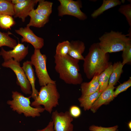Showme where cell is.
<instances>
[{"label":"cell","instance_id":"6da1fadb","mask_svg":"<svg viewBox=\"0 0 131 131\" xmlns=\"http://www.w3.org/2000/svg\"><path fill=\"white\" fill-rule=\"evenodd\" d=\"M55 70L59 78L66 83L70 84H80L83 81L79 72V60L68 55L54 56Z\"/></svg>","mask_w":131,"mask_h":131},{"label":"cell","instance_id":"7a4b0ae2","mask_svg":"<svg viewBox=\"0 0 131 131\" xmlns=\"http://www.w3.org/2000/svg\"><path fill=\"white\" fill-rule=\"evenodd\" d=\"M109 58L108 53L102 50L98 43L92 44L83 60V70L87 78L90 79L100 75L111 64Z\"/></svg>","mask_w":131,"mask_h":131},{"label":"cell","instance_id":"3957f363","mask_svg":"<svg viewBox=\"0 0 131 131\" xmlns=\"http://www.w3.org/2000/svg\"><path fill=\"white\" fill-rule=\"evenodd\" d=\"M99 40L100 48L106 53L122 51L131 44V38L127 34L113 30L105 32Z\"/></svg>","mask_w":131,"mask_h":131},{"label":"cell","instance_id":"277c9868","mask_svg":"<svg viewBox=\"0 0 131 131\" xmlns=\"http://www.w3.org/2000/svg\"><path fill=\"white\" fill-rule=\"evenodd\" d=\"M60 94L56 83H49L41 86L37 97L31 103L33 107L43 106L44 108L50 114L53 109L59 105Z\"/></svg>","mask_w":131,"mask_h":131},{"label":"cell","instance_id":"5b68a950","mask_svg":"<svg viewBox=\"0 0 131 131\" xmlns=\"http://www.w3.org/2000/svg\"><path fill=\"white\" fill-rule=\"evenodd\" d=\"M12 100H9L7 103L12 110L19 114H23L26 117L34 118L40 116V113L45 110L41 106L34 107L31 106V96L26 97L17 91L12 92Z\"/></svg>","mask_w":131,"mask_h":131},{"label":"cell","instance_id":"8992f818","mask_svg":"<svg viewBox=\"0 0 131 131\" xmlns=\"http://www.w3.org/2000/svg\"><path fill=\"white\" fill-rule=\"evenodd\" d=\"M31 59L32 64L34 66L40 86H43L49 83H56V81L51 79L48 72L46 55L42 54L40 49H34Z\"/></svg>","mask_w":131,"mask_h":131},{"label":"cell","instance_id":"52a82bcc","mask_svg":"<svg viewBox=\"0 0 131 131\" xmlns=\"http://www.w3.org/2000/svg\"><path fill=\"white\" fill-rule=\"evenodd\" d=\"M2 66L4 67L10 68L14 72L16 76V83L20 86L23 93L26 95L31 94V85L19 62L11 58L4 61Z\"/></svg>","mask_w":131,"mask_h":131},{"label":"cell","instance_id":"ba28073f","mask_svg":"<svg viewBox=\"0 0 131 131\" xmlns=\"http://www.w3.org/2000/svg\"><path fill=\"white\" fill-rule=\"evenodd\" d=\"M60 5L58 8V16L62 17L65 15L74 16L80 20H84L87 16L81 10L82 7L80 0H59Z\"/></svg>","mask_w":131,"mask_h":131},{"label":"cell","instance_id":"9c48e42d","mask_svg":"<svg viewBox=\"0 0 131 131\" xmlns=\"http://www.w3.org/2000/svg\"><path fill=\"white\" fill-rule=\"evenodd\" d=\"M51 120L55 131H73L72 123L73 118L69 111L59 112L56 110L51 113Z\"/></svg>","mask_w":131,"mask_h":131},{"label":"cell","instance_id":"30bf717a","mask_svg":"<svg viewBox=\"0 0 131 131\" xmlns=\"http://www.w3.org/2000/svg\"><path fill=\"white\" fill-rule=\"evenodd\" d=\"M16 33L22 37L21 40L22 42L29 43L33 47L34 49H40L44 45V40L42 38L38 37L33 33L30 27H21L15 30Z\"/></svg>","mask_w":131,"mask_h":131},{"label":"cell","instance_id":"8fae6325","mask_svg":"<svg viewBox=\"0 0 131 131\" xmlns=\"http://www.w3.org/2000/svg\"><path fill=\"white\" fill-rule=\"evenodd\" d=\"M29 46L26 47L24 44L18 43L12 50L6 51L2 48L0 56H2L4 61L11 58L18 62L24 59L28 53Z\"/></svg>","mask_w":131,"mask_h":131},{"label":"cell","instance_id":"7c38bea8","mask_svg":"<svg viewBox=\"0 0 131 131\" xmlns=\"http://www.w3.org/2000/svg\"><path fill=\"white\" fill-rule=\"evenodd\" d=\"M39 0H25L23 2L13 5L14 17L21 19L23 22L28 16L29 12L33 9Z\"/></svg>","mask_w":131,"mask_h":131},{"label":"cell","instance_id":"4fadbf2b","mask_svg":"<svg viewBox=\"0 0 131 131\" xmlns=\"http://www.w3.org/2000/svg\"><path fill=\"white\" fill-rule=\"evenodd\" d=\"M115 88L114 86L108 85L106 88L101 92L90 109L93 113H95L102 105L108 104L113 100L115 98Z\"/></svg>","mask_w":131,"mask_h":131},{"label":"cell","instance_id":"5bb4252c","mask_svg":"<svg viewBox=\"0 0 131 131\" xmlns=\"http://www.w3.org/2000/svg\"><path fill=\"white\" fill-rule=\"evenodd\" d=\"M32 65L31 61H26L23 63L22 67L31 85L32 89L31 96L34 100L37 97L39 91L35 88L36 78Z\"/></svg>","mask_w":131,"mask_h":131},{"label":"cell","instance_id":"9a60e30c","mask_svg":"<svg viewBox=\"0 0 131 131\" xmlns=\"http://www.w3.org/2000/svg\"><path fill=\"white\" fill-rule=\"evenodd\" d=\"M99 75L94 76L89 82H82L80 84L81 96L83 97L92 94L99 90L98 81Z\"/></svg>","mask_w":131,"mask_h":131},{"label":"cell","instance_id":"2e32d148","mask_svg":"<svg viewBox=\"0 0 131 131\" xmlns=\"http://www.w3.org/2000/svg\"><path fill=\"white\" fill-rule=\"evenodd\" d=\"M70 42L68 55L74 59L83 60L84 57L82 54L85 49L84 43L79 40L72 41Z\"/></svg>","mask_w":131,"mask_h":131},{"label":"cell","instance_id":"e0dca14e","mask_svg":"<svg viewBox=\"0 0 131 131\" xmlns=\"http://www.w3.org/2000/svg\"><path fill=\"white\" fill-rule=\"evenodd\" d=\"M28 16L30 18L29 23L26 26H33L41 28L44 26L49 21V17L37 13L33 9L29 13Z\"/></svg>","mask_w":131,"mask_h":131},{"label":"cell","instance_id":"ac0fdd59","mask_svg":"<svg viewBox=\"0 0 131 131\" xmlns=\"http://www.w3.org/2000/svg\"><path fill=\"white\" fill-rule=\"evenodd\" d=\"M122 3L121 1L119 0H103L101 5L93 12L91 16L93 18H95L106 11L121 5Z\"/></svg>","mask_w":131,"mask_h":131},{"label":"cell","instance_id":"d6986e66","mask_svg":"<svg viewBox=\"0 0 131 131\" xmlns=\"http://www.w3.org/2000/svg\"><path fill=\"white\" fill-rule=\"evenodd\" d=\"M101 92L98 90L91 94L83 97L81 96L78 99L80 106L83 107L85 111L90 109Z\"/></svg>","mask_w":131,"mask_h":131},{"label":"cell","instance_id":"ffe728a7","mask_svg":"<svg viewBox=\"0 0 131 131\" xmlns=\"http://www.w3.org/2000/svg\"><path fill=\"white\" fill-rule=\"evenodd\" d=\"M112 71L109 80L108 85L114 86L119 79L123 72V65L121 62L117 61L112 65Z\"/></svg>","mask_w":131,"mask_h":131},{"label":"cell","instance_id":"44dd1931","mask_svg":"<svg viewBox=\"0 0 131 131\" xmlns=\"http://www.w3.org/2000/svg\"><path fill=\"white\" fill-rule=\"evenodd\" d=\"M113 66L110 64L108 67L99 75L98 81L99 84V91L101 92L108 85L109 80L112 70Z\"/></svg>","mask_w":131,"mask_h":131},{"label":"cell","instance_id":"7402d4cb","mask_svg":"<svg viewBox=\"0 0 131 131\" xmlns=\"http://www.w3.org/2000/svg\"><path fill=\"white\" fill-rule=\"evenodd\" d=\"M39 4L36 9V12L37 13L49 17L52 11L53 3L43 0H39Z\"/></svg>","mask_w":131,"mask_h":131},{"label":"cell","instance_id":"603a6c76","mask_svg":"<svg viewBox=\"0 0 131 131\" xmlns=\"http://www.w3.org/2000/svg\"><path fill=\"white\" fill-rule=\"evenodd\" d=\"M11 34L9 32L4 33L0 31V47L6 46L13 49L17 45L16 41L9 36Z\"/></svg>","mask_w":131,"mask_h":131},{"label":"cell","instance_id":"cb8c5ba5","mask_svg":"<svg viewBox=\"0 0 131 131\" xmlns=\"http://www.w3.org/2000/svg\"><path fill=\"white\" fill-rule=\"evenodd\" d=\"M0 14L14 16L13 5L11 0H0Z\"/></svg>","mask_w":131,"mask_h":131},{"label":"cell","instance_id":"d4e9b609","mask_svg":"<svg viewBox=\"0 0 131 131\" xmlns=\"http://www.w3.org/2000/svg\"><path fill=\"white\" fill-rule=\"evenodd\" d=\"M12 16L6 14H0V27L6 29H10L15 24Z\"/></svg>","mask_w":131,"mask_h":131},{"label":"cell","instance_id":"484cf974","mask_svg":"<svg viewBox=\"0 0 131 131\" xmlns=\"http://www.w3.org/2000/svg\"><path fill=\"white\" fill-rule=\"evenodd\" d=\"M70 43L68 41L58 43L56 48L55 55L62 56L68 54Z\"/></svg>","mask_w":131,"mask_h":131},{"label":"cell","instance_id":"4316f807","mask_svg":"<svg viewBox=\"0 0 131 131\" xmlns=\"http://www.w3.org/2000/svg\"><path fill=\"white\" fill-rule=\"evenodd\" d=\"M118 11L125 17L128 23L131 27V3L121 5Z\"/></svg>","mask_w":131,"mask_h":131},{"label":"cell","instance_id":"83f0119b","mask_svg":"<svg viewBox=\"0 0 131 131\" xmlns=\"http://www.w3.org/2000/svg\"><path fill=\"white\" fill-rule=\"evenodd\" d=\"M131 86V77L127 81L118 86L114 91V96L116 97L120 93L126 91Z\"/></svg>","mask_w":131,"mask_h":131},{"label":"cell","instance_id":"f1b7e54d","mask_svg":"<svg viewBox=\"0 0 131 131\" xmlns=\"http://www.w3.org/2000/svg\"><path fill=\"white\" fill-rule=\"evenodd\" d=\"M122 51L123 61L122 63L124 66L131 62V44L128 46Z\"/></svg>","mask_w":131,"mask_h":131},{"label":"cell","instance_id":"f546056e","mask_svg":"<svg viewBox=\"0 0 131 131\" xmlns=\"http://www.w3.org/2000/svg\"><path fill=\"white\" fill-rule=\"evenodd\" d=\"M118 127L117 125L105 127L92 125L90 126L89 130L90 131H116Z\"/></svg>","mask_w":131,"mask_h":131},{"label":"cell","instance_id":"4dcf8cb0","mask_svg":"<svg viewBox=\"0 0 131 131\" xmlns=\"http://www.w3.org/2000/svg\"><path fill=\"white\" fill-rule=\"evenodd\" d=\"M69 112L73 118L78 117L81 114V110L80 108L78 106L74 105L70 106Z\"/></svg>","mask_w":131,"mask_h":131},{"label":"cell","instance_id":"1f68e13d","mask_svg":"<svg viewBox=\"0 0 131 131\" xmlns=\"http://www.w3.org/2000/svg\"><path fill=\"white\" fill-rule=\"evenodd\" d=\"M36 131H55L52 122L50 120L45 127L42 129L38 130Z\"/></svg>","mask_w":131,"mask_h":131},{"label":"cell","instance_id":"d6a6232c","mask_svg":"<svg viewBox=\"0 0 131 131\" xmlns=\"http://www.w3.org/2000/svg\"><path fill=\"white\" fill-rule=\"evenodd\" d=\"M25 0H11V1L13 5H15L22 2Z\"/></svg>","mask_w":131,"mask_h":131},{"label":"cell","instance_id":"836d02e7","mask_svg":"<svg viewBox=\"0 0 131 131\" xmlns=\"http://www.w3.org/2000/svg\"><path fill=\"white\" fill-rule=\"evenodd\" d=\"M128 126L129 128L131 130V122H129L128 123Z\"/></svg>","mask_w":131,"mask_h":131},{"label":"cell","instance_id":"e575fe53","mask_svg":"<svg viewBox=\"0 0 131 131\" xmlns=\"http://www.w3.org/2000/svg\"><path fill=\"white\" fill-rule=\"evenodd\" d=\"M116 131H118L117 130Z\"/></svg>","mask_w":131,"mask_h":131}]
</instances>
